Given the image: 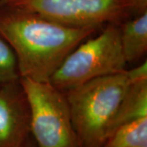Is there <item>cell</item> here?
I'll use <instances>...</instances> for the list:
<instances>
[{"label": "cell", "instance_id": "1", "mask_svg": "<svg viewBox=\"0 0 147 147\" xmlns=\"http://www.w3.org/2000/svg\"><path fill=\"white\" fill-rule=\"evenodd\" d=\"M97 30L0 4V34L16 55L20 78L49 82L65 58Z\"/></svg>", "mask_w": 147, "mask_h": 147}, {"label": "cell", "instance_id": "2", "mask_svg": "<svg viewBox=\"0 0 147 147\" xmlns=\"http://www.w3.org/2000/svg\"><path fill=\"white\" fill-rule=\"evenodd\" d=\"M128 84L125 69L64 92L79 147L103 146Z\"/></svg>", "mask_w": 147, "mask_h": 147}, {"label": "cell", "instance_id": "3", "mask_svg": "<svg viewBox=\"0 0 147 147\" xmlns=\"http://www.w3.org/2000/svg\"><path fill=\"white\" fill-rule=\"evenodd\" d=\"M119 25L108 24L101 32L79 43L65 58L50 83L65 92L91 80L126 69Z\"/></svg>", "mask_w": 147, "mask_h": 147}, {"label": "cell", "instance_id": "4", "mask_svg": "<svg viewBox=\"0 0 147 147\" xmlns=\"http://www.w3.org/2000/svg\"><path fill=\"white\" fill-rule=\"evenodd\" d=\"M30 108L37 147H79L65 94L50 82L20 78Z\"/></svg>", "mask_w": 147, "mask_h": 147}, {"label": "cell", "instance_id": "5", "mask_svg": "<svg viewBox=\"0 0 147 147\" xmlns=\"http://www.w3.org/2000/svg\"><path fill=\"white\" fill-rule=\"evenodd\" d=\"M0 4L34 12L67 26L99 30L134 16L132 0H0Z\"/></svg>", "mask_w": 147, "mask_h": 147}, {"label": "cell", "instance_id": "6", "mask_svg": "<svg viewBox=\"0 0 147 147\" xmlns=\"http://www.w3.org/2000/svg\"><path fill=\"white\" fill-rule=\"evenodd\" d=\"M30 108L20 79L0 84V147H19L30 134Z\"/></svg>", "mask_w": 147, "mask_h": 147}, {"label": "cell", "instance_id": "7", "mask_svg": "<svg viewBox=\"0 0 147 147\" xmlns=\"http://www.w3.org/2000/svg\"><path fill=\"white\" fill-rule=\"evenodd\" d=\"M120 43L127 64L138 61L147 52V11L119 25Z\"/></svg>", "mask_w": 147, "mask_h": 147}, {"label": "cell", "instance_id": "8", "mask_svg": "<svg viewBox=\"0 0 147 147\" xmlns=\"http://www.w3.org/2000/svg\"><path fill=\"white\" fill-rule=\"evenodd\" d=\"M146 117H147V79L129 83L113 121L110 136L119 127Z\"/></svg>", "mask_w": 147, "mask_h": 147}, {"label": "cell", "instance_id": "9", "mask_svg": "<svg viewBox=\"0 0 147 147\" xmlns=\"http://www.w3.org/2000/svg\"><path fill=\"white\" fill-rule=\"evenodd\" d=\"M101 147H147V117L119 127Z\"/></svg>", "mask_w": 147, "mask_h": 147}, {"label": "cell", "instance_id": "10", "mask_svg": "<svg viewBox=\"0 0 147 147\" xmlns=\"http://www.w3.org/2000/svg\"><path fill=\"white\" fill-rule=\"evenodd\" d=\"M20 79L16 55L0 34V84Z\"/></svg>", "mask_w": 147, "mask_h": 147}, {"label": "cell", "instance_id": "11", "mask_svg": "<svg viewBox=\"0 0 147 147\" xmlns=\"http://www.w3.org/2000/svg\"><path fill=\"white\" fill-rule=\"evenodd\" d=\"M127 75L129 83L131 82H137L142 80L147 79V61L145 60L140 65H138L135 68L127 70Z\"/></svg>", "mask_w": 147, "mask_h": 147}, {"label": "cell", "instance_id": "12", "mask_svg": "<svg viewBox=\"0 0 147 147\" xmlns=\"http://www.w3.org/2000/svg\"><path fill=\"white\" fill-rule=\"evenodd\" d=\"M134 6V16L142 15L147 11V0H132Z\"/></svg>", "mask_w": 147, "mask_h": 147}, {"label": "cell", "instance_id": "13", "mask_svg": "<svg viewBox=\"0 0 147 147\" xmlns=\"http://www.w3.org/2000/svg\"><path fill=\"white\" fill-rule=\"evenodd\" d=\"M19 147H30V146H28V145H27V144H26V143H25V144H23V145H22V146H19Z\"/></svg>", "mask_w": 147, "mask_h": 147}]
</instances>
